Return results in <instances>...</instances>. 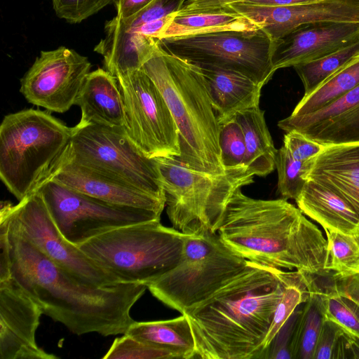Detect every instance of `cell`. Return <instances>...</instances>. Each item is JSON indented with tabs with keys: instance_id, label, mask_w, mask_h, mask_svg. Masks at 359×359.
Wrapping results in <instances>:
<instances>
[{
	"instance_id": "obj_1",
	"label": "cell",
	"mask_w": 359,
	"mask_h": 359,
	"mask_svg": "<svg viewBox=\"0 0 359 359\" xmlns=\"http://www.w3.org/2000/svg\"><path fill=\"white\" fill-rule=\"evenodd\" d=\"M0 226L7 236L11 277L43 314L76 335L123 334L135 321L130 311L147 285L85 284L48 259L1 213Z\"/></svg>"
},
{
	"instance_id": "obj_2",
	"label": "cell",
	"mask_w": 359,
	"mask_h": 359,
	"mask_svg": "<svg viewBox=\"0 0 359 359\" xmlns=\"http://www.w3.org/2000/svg\"><path fill=\"white\" fill-rule=\"evenodd\" d=\"M280 270L248 260L243 272L184 313L195 358L261 359L283 293Z\"/></svg>"
},
{
	"instance_id": "obj_3",
	"label": "cell",
	"mask_w": 359,
	"mask_h": 359,
	"mask_svg": "<svg viewBox=\"0 0 359 359\" xmlns=\"http://www.w3.org/2000/svg\"><path fill=\"white\" fill-rule=\"evenodd\" d=\"M231 250L246 260L315 278L330 274L327 241L319 228L283 198L231 197L217 231Z\"/></svg>"
},
{
	"instance_id": "obj_4",
	"label": "cell",
	"mask_w": 359,
	"mask_h": 359,
	"mask_svg": "<svg viewBox=\"0 0 359 359\" xmlns=\"http://www.w3.org/2000/svg\"><path fill=\"white\" fill-rule=\"evenodd\" d=\"M156 83L177 124L180 155L189 168L224 173L220 124L199 68L161 46L141 68Z\"/></svg>"
},
{
	"instance_id": "obj_5",
	"label": "cell",
	"mask_w": 359,
	"mask_h": 359,
	"mask_svg": "<svg viewBox=\"0 0 359 359\" xmlns=\"http://www.w3.org/2000/svg\"><path fill=\"white\" fill-rule=\"evenodd\" d=\"M74 127L47 111L27 109L0 126V178L20 201L36 191L60 165Z\"/></svg>"
},
{
	"instance_id": "obj_6",
	"label": "cell",
	"mask_w": 359,
	"mask_h": 359,
	"mask_svg": "<svg viewBox=\"0 0 359 359\" xmlns=\"http://www.w3.org/2000/svg\"><path fill=\"white\" fill-rule=\"evenodd\" d=\"M187 235L151 221L112 229L78 247L118 283L147 286L178 264Z\"/></svg>"
},
{
	"instance_id": "obj_7",
	"label": "cell",
	"mask_w": 359,
	"mask_h": 359,
	"mask_svg": "<svg viewBox=\"0 0 359 359\" xmlns=\"http://www.w3.org/2000/svg\"><path fill=\"white\" fill-rule=\"evenodd\" d=\"M154 158L169 219L174 229L185 234L217 232L231 197L255 177L245 165L215 174L192 169L177 156Z\"/></svg>"
},
{
	"instance_id": "obj_8",
	"label": "cell",
	"mask_w": 359,
	"mask_h": 359,
	"mask_svg": "<svg viewBox=\"0 0 359 359\" xmlns=\"http://www.w3.org/2000/svg\"><path fill=\"white\" fill-rule=\"evenodd\" d=\"M248 260L217 232L188 234L178 264L147 285L154 297L181 314L211 297L245 269Z\"/></svg>"
},
{
	"instance_id": "obj_9",
	"label": "cell",
	"mask_w": 359,
	"mask_h": 359,
	"mask_svg": "<svg viewBox=\"0 0 359 359\" xmlns=\"http://www.w3.org/2000/svg\"><path fill=\"white\" fill-rule=\"evenodd\" d=\"M62 159L136 189L165 198L155 158L147 157L131 140L124 127L76 125Z\"/></svg>"
},
{
	"instance_id": "obj_10",
	"label": "cell",
	"mask_w": 359,
	"mask_h": 359,
	"mask_svg": "<svg viewBox=\"0 0 359 359\" xmlns=\"http://www.w3.org/2000/svg\"><path fill=\"white\" fill-rule=\"evenodd\" d=\"M160 43L198 67L236 72L262 86L275 73L271 62L274 41L260 28L165 39Z\"/></svg>"
},
{
	"instance_id": "obj_11",
	"label": "cell",
	"mask_w": 359,
	"mask_h": 359,
	"mask_svg": "<svg viewBox=\"0 0 359 359\" xmlns=\"http://www.w3.org/2000/svg\"><path fill=\"white\" fill-rule=\"evenodd\" d=\"M37 191L62 236L76 246L116 228L161 220L158 212L111 204L50 180Z\"/></svg>"
},
{
	"instance_id": "obj_12",
	"label": "cell",
	"mask_w": 359,
	"mask_h": 359,
	"mask_svg": "<svg viewBox=\"0 0 359 359\" xmlns=\"http://www.w3.org/2000/svg\"><path fill=\"white\" fill-rule=\"evenodd\" d=\"M116 79L124 105V129L128 137L149 158L179 157V130L156 83L142 69Z\"/></svg>"
},
{
	"instance_id": "obj_13",
	"label": "cell",
	"mask_w": 359,
	"mask_h": 359,
	"mask_svg": "<svg viewBox=\"0 0 359 359\" xmlns=\"http://www.w3.org/2000/svg\"><path fill=\"white\" fill-rule=\"evenodd\" d=\"M0 213L6 215L43 255L78 280L96 287L120 283L96 265L78 246L64 238L39 191L15 205L2 201Z\"/></svg>"
},
{
	"instance_id": "obj_14",
	"label": "cell",
	"mask_w": 359,
	"mask_h": 359,
	"mask_svg": "<svg viewBox=\"0 0 359 359\" xmlns=\"http://www.w3.org/2000/svg\"><path fill=\"white\" fill-rule=\"evenodd\" d=\"M90 68L88 59L74 50H41L20 79V91L34 105L64 113L75 104Z\"/></svg>"
},
{
	"instance_id": "obj_15",
	"label": "cell",
	"mask_w": 359,
	"mask_h": 359,
	"mask_svg": "<svg viewBox=\"0 0 359 359\" xmlns=\"http://www.w3.org/2000/svg\"><path fill=\"white\" fill-rule=\"evenodd\" d=\"M222 12H233L245 17L275 41L304 25L327 22L359 23V0H322L287 6L236 2L225 6Z\"/></svg>"
},
{
	"instance_id": "obj_16",
	"label": "cell",
	"mask_w": 359,
	"mask_h": 359,
	"mask_svg": "<svg viewBox=\"0 0 359 359\" xmlns=\"http://www.w3.org/2000/svg\"><path fill=\"white\" fill-rule=\"evenodd\" d=\"M43 312L12 279L0 281V358H59L40 348L36 332Z\"/></svg>"
},
{
	"instance_id": "obj_17",
	"label": "cell",
	"mask_w": 359,
	"mask_h": 359,
	"mask_svg": "<svg viewBox=\"0 0 359 359\" xmlns=\"http://www.w3.org/2000/svg\"><path fill=\"white\" fill-rule=\"evenodd\" d=\"M358 41V22L302 25L274 41L273 71L318 60Z\"/></svg>"
},
{
	"instance_id": "obj_18",
	"label": "cell",
	"mask_w": 359,
	"mask_h": 359,
	"mask_svg": "<svg viewBox=\"0 0 359 359\" xmlns=\"http://www.w3.org/2000/svg\"><path fill=\"white\" fill-rule=\"evenodd\" d=\"M278 126L285 132L295 130L325 147L359 142V86L317 111L290 115Z\"/></svg>"
},
{
	"instance_id": "obj_19",
	"label": "cell",
	"mask_w": 359,
	"mask_h": 359,
	"mask_svg": "<svg viewBox=\"0 0 359 359\" xmlns=\"http://www.w3.org/2000/svg\"><path fill=\"white\" fill-rule=\"evenodd\" d=\"M50 180L114 205L151 210L159 214L165 205V198L71 162L62 161Z\"/></svg>"
},
{
	"instance_id": "obj_20",
	"label": "cell",
	"mask_w": 359,
	"mask_h": 359,
	"mask_svg": "<svg viewBox=\"0 0 359 359\" xmlns=\"http://www.w3.org/2000/svg\"><path fill=\"white\" fill-rule=\"evenodd\" d=\"M306 179L334 190L359 212V142L324 147L312 159Z\"/></svg>"
},
{
	"instance_id": "obj_21",
	"label": "cell",
	"mask_w": 359,
	"mask_h": 359,
	"mask_svg": "<svg viewBox=\"0 0 359 359\" xmlns=\"http://www.w3.org/2000/svg\"><path fill=\"white\" fill-rule=\"evenodd\" d=\"M75 104L81 111L78 126L124 127V105L117 79L104 69L87 74Z\"/></svg>"
},
{
	"instance_id": "obj_22",
	"label": "cell",
	"mask_w": 359,
	"mask_h": 359,
	"mask_svg": "<svg viewBox=\"0 0 359 359\" xmlns=\"http://www.w3.org/2000/svg\"><path fill=\"white\" fill-rule=\"evenodd\" d=\"M294 201L298 208L324 230L345 234L359 233V212L344 197L328 187L307 180Z\"/></svg>"
},
{
	"instance_id": "obj_23",
	"label": "cell",
	"mask_w": 359,
	"mask_h": 359,
	"mask_svg": "<svg viewBox=\"0 0 359 359\" xmlns=\"http://www.w3.org/2000/svg\"><path fill=\"white\" fill-rule=\"evenodd\" d=\"M198 68L219 124L241 111L259 106L263 86L236 72Z\"/></svg>"
},
{
	"instance_id": "obj_24",
	"label": "cell",
	"mask_w": 359,
	"mask_h": 359,
	"mask_svg": "<svg viewBox=\"0 0 359 359\" xmlns=\"http://www.w3.org/2000/svg\"><path fill=\"white\" fill-rule=\"evenodd\" d=\"M124 334L167 350L175 358H195V341L188 318L184 313L169 320L134 321Z\"/></svg>"
},
{
	"instance_id": "obj_25",
	"label": "cell",
	"mask_w": 359,
	"mask_h": 359,
	"mask_svg": "<svg viewBox=\"0 0 359 359\" xmlns=\"http://www.w3.org/2000/svg\"><path fill=\"white\" fill-rule=\"evenodd\" d=\"M245 143V165L255 175L264 177L276 168V149L259 106L241 111L235 115Z\"/></svg>"
},
{
	"instance_id": "obj_26",
	"label": "cell",
	"mask_w": 359,
	"mask_h": 359,
	"mask_svg": "<svg viewBox=\"0 0 359 359\" xmlns=\"http://www.w3.org/2000/svg\"><path fill=\"white\" fill-rule=\"evenodd\" d=\"M259 28L251 20L236 13H204L186 15H177L176 13L161 31L158 39L161 41L218 32L245 31Z\"/></svg>"
},
{
	"instance_id": "obj_27",
	"label": "cell",
	"mask_w": 359,
	"mask_h": 359,
	"mask_svg": "<svg viewBox=\"0 0 359 359\" xmlns=\"http://www.w3.org/2000/svg\"><path fill=\"white\" fill-rule=\"evenodd\" d=\"M358 86L359 53L315 90L307 95H304L290 115L297 116L317 111Z\"/></svg>"
},
{
	"instance_id": "obj_28",
	"label": "cell",
	"mask_w": 359,
	"mask_h": 359,
	"mask_svg": "<svg viewBox=\"0 0 359 359\" xmlns=\"http://www.w3.org/2000/svg\"><path fill=\"white\" fill-rule=\"evenodd\" d=\"M329 276L322 284L310 279L308 290L315 292L324 319L336 323L347 335L359 339V306L337 292L331 286Z\"/></svg>"
},
{
	"instance_id": "obj_29",
	"label": "cell",
	"mask_w": 359,
	"mask_h": 359,
	"mask_svg": "<svg viewBox=\"0 0 359 359\" xmlns=\"http://www.w3.org/2000/svg\"><path fill=\"white\" fill-rule=\"evenodd\" d=\"M309 297L299 315L291 344L292 359H313L323 316L315 292L309 290Z\"/></svg>"
},
{
	"instance_id": "obj_30",
	"label": "cell",
	"mask_w": 359,
	"mask_h": 359,
	"mask_svg": "<svg viewBox=\"0 0 359 359\" xmlns=\"http://www.w3.org/2000/svg\"><path fill=\"white\" fill-rule=\"evenodd\" d=\"M327 241L326 270L333 278L359 273V233L345 234L325 230Z\"/></svg>"
},
{
	"instance_id": "obj_31",
	"label": "cell",
	"mask_w": 359,
	"mask_h": 359,
	"mask_svg": "<svg viewBox=\"0 0 359 359\" xmlns=\"http://www.w3.org/2000/svg\"><path fill=\"white\" fill-rule=\"evenodd\" d=\"M280 278L283 293L264 341V350L295 309L306 301L309 294L304 273L280 270Z\"/></svg>"
},
{
	"instance_id": "obj_32",
	"label": "cell",
	"mask_w": 359,
	"mask_h": 359,
	"mask_svg": "<svg viewBox=\"0 0 359 359\" xmlns=\"http://www.w3.org/2000/svg\"><path fill=\"white\" fill-rule=\"evenodd\" d=\"M358 53L359 41L318 60L294 66L303 83L304 95L315 90Z\"/></svg>"
},
{
	"instance_id": "obj_33",
	"label": "cell",
	"mask_w": 359,
	"mask_h": 359,
	"mask_svg": "<svg viewBox=\"0 0 359 359\" xmlns=\"http://www.w3.org/2000/svg\"><path fill=\"white\" fill-rule=\"evenodd\" d=\"M311 161L304 162L294 158L283 144L278 150L276 168L278 177V191L282 198L296 199L307 180Z\"/></svg>"
},
{
	"instance_id": "obj_34",
	"label": "cell",
	"mask_w": 359,
	"mask_h": 359,
	"mask_svg": "<svg viewBox=\"0 0 359 359\" xmlns=\"http://www.w3.org/2000/svg\"><path fill=\"white\" fill-rule=\"evenodd\" d=\"M104 359L175 358L170 351L123 334L116 337L102 357Z\"/></svg>"
},
{
	"instance_id": "obj_35",
	"label": "cell",
	"mask_w": 359,
	"mask_h": 359,
	"mask_svg": "<svg viewBox=\"0 0 359 359\" xmlns=\"http://www.w3.org/2000/svg\"><path fill=\"white\" fill-rule=\"evenodd\" d=\"M219 147L225 169L245 165V143L241 127L235 116L220 124Z\"/></svg>"
},
{
	"instance_id": "obj_36",
	"label": "cell",
	"mask_w": 359,
	"mask_h": 359,
	"mask_svg": "<svg viewBox=\"0 0 359 359\" xmlns=\"http://www.w3.org/2000/svg\"><path fill=\"white\" fill-rule=\"evenodd\" d=\"M345 332L336 323L324 319L313 359L346 358Z\"/></svg>"
},
{
	"instance_id": "obj_37",
	"label": "cell",
	"mask_w": 359,
	"mask_h": 359,
	"mask_svg": "<svg viewBox=\"0 0 359 359\" xmlns=\"http://www.w3.org/2000/svg\"><path fill=\"white\" fill-rule=\"evenodd\" d=\"M113 2L114 0H52L57 16L69 23H79Z\"/></svg>"
},
{
	"instance_id": "obj_38",
	"label": "cell",
	"mask_w": 359,
	"mask_h": 359,
	"mask_svg": "<svg viewBox=\"0 0 359 359\" xmlns=\"http://www.w3.org/2000/svg\"><path fill=\"white\" fill-rule=\"evenodd\" d=\"M300 311L299 306L278 331L261 359H292L291 344Z\"/></svg>"
},
{
	"instance_id": "obj_39",
	"label": "cell",
	"mask_w": 359,
	"mask_h": 359,
	"mask_svg": "<svg viewBox=\"0 0 359 359\" xmlns=\"http://www.w3.org/2000/svg\"><path fill=\"white\" fill-rule=\"evenodd\" d=\"M283 145L294 158L304 162L312 160L325 147L295 130L286 132Z\"/></svg>"
},
{
	"instance_id": "obj_40",
	"label": "cell",
	"mask_w": 359,
	"mask_h": 359,
	"mask_svg": "<svg viewBox=\"0 0 359 359\" xmlns=\"http://www.w3.org/2000/svg\"><path fill=\"white\" fill-rule=\"evenodd\" d=\"M247 0H186L177 15L204 13H220L226 6Z\"/></svg>"
},
{
	"instance_id": "obj_41",
	"label": "cell",
	"mask_w": 359,
	"mask_h": 359,
	"mask_svg": "<svg viewBox=\"0 0 359 359\" xmlns=\"http://www.w3.org/2000/svg\"><path fill=\"white\" fill-rule=\"evenodd\" d=\"M329 281L337 292L349 298L359 306V273L339 278L330 276Z\"/></svg>"
},
{
	"instance_id": "obj_42",
	"label": "cell",
	"mask_w": 359,
	"mask_h": 359,
	"mask_svg": "<svg viewBox=\"0 0 359 359\" xmlns=\"http://www.w3.org/2000/svg\"><path fill=\"white\" fill-rule=\"evenodd\" d=\"M154 0H114L113 4L116 10V15L126 19L135 15L144 9Z\"/></svg>"
},
{
	"instance_id": "obj_43",
	"label": "cell",
	"mask_w": 359,
	"mask_h": 359,
	"mask_svg": "<svg viewBox=\"0 0 359 359\" xmlns=\"http://www.w3.org/2000/svg\"><path fill=\"white\" fill-rule=\"evenodd\" d=\"M322 0H247L243 1L250 5L266 6H287L320 1Z\"/></svg>"
}]
</instances>
